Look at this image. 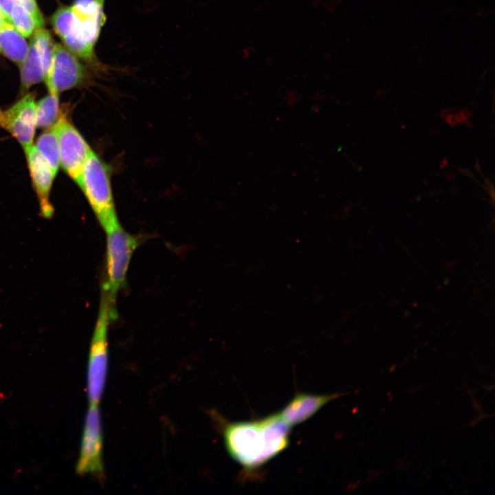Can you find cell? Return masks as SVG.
<instances>
[{
	"label": "cell",
	"instance_id": "6da1fadb",
	"mask_svg": "<svg viewBox=\"0 0 495 495\" xmlns=\"http://www.w3.org/2000/svg\"><path fill=\"white\" fill-rule=\"evenodd\" d=\"M291 428L278 413L256 420L226 422L224 445L243 470L253 472L287 448Z\"/></svg>",
	"mask_w": 495,
	"mask_h": 495
},
{
	"label": "cell",
	"instance_id": "7a4b0ae2",
	"mask_svg": "<svg viewBox=\"0 0 495 495\" xmlns=\"http://www.w3.org/2000/svg\"><path fill=\"white\" fill-rule=\"evenodd\" d=\"M106 0H76L52 16V25L64 45L98 72L105 69L98 60L95 47L105 25Z\"/></svg>",
	"mask_w": 495,
	"mask_h": 495
},
{
	"label": "cell",
	"instance_id": "3957f363",
	"mask_svg": "<svg viewBox=\"0 0 495 495\" xmlns=\"http://www.w3.org/2000/svg\"><path fill=\"white\" fill-rule=\"evenodd\" d=\"M111 166L92 151L78 186L85 195L104 232L120 224L111 188Z\"/></svg>",
	"mask_w": 495,
	"mask_h": 495
},
{
	"label": "cell",
	"instance_id": "277c9868",
	"mask_svg": "<svg viewBox=\"0 0 495 495\" xmlns=\"http://www.w3.org/2000/svg\"><path fill=\"white\" fill-rule=\"evenodd\" d=\"M116 309L101 293L98 318L91 340L87 370L89 404L98 405L104 391L108 368V329L116 318Z\"/></svg>",
	"mask_w": 495,
	"mask_h": 495
},
{
	"label": "cell",
	"instance_id": "5b68a950",
	"mask_svg": "<svg viewBox=\"0 0 495 495\" xmlns=\"http://www.w3.org/2000/svg\"><path fill=\"white\" fill-rule=\"evenodd\" d=\"M105 233L106 276L101 292L116 308L118 293L126 285L128 268L140 239L126 232L120 224Z\"/></svg>",
	"mask_w": 495,
	"mask_h": 495
},
{
	"label": "cell",
	"instance_id": "8992f818",
	"mask_svg": "<svg viewBox=\"0 0 495 495\" xmlns=\"http://www.w3.org/2000/svg\"><path fill=\"white\" fill-rule=\"evenodd\" d=\"M60 111L54 123L57 135L60 165L78 184L84 166L93 151L85 138L68 118L66 109Z\"/></svg>",
	"mask_w": 495,
	"mask_h": 495
},
{
	"label": "cell",
	"instance_id": "52a82bcc",
	"mask_svg": "<svg viewBox=\"0 0 495 495\" xmlns=\"http://www.w3.org/2000/svg\"><path fill=\"white\" fill-rule=\"evenodd\" d=\"M83 63L64 45L54 44L51 69L45 81L49 93L58 95L89 82L91 76Z\"/></svg>",
	"mask_w": 495,
	"mask_h": 495
},
{
	"label": "cell",
	"instance_id": "ba28073f",
	"mask_svg": "<svg viewBox=\"0 0 495 495\" xmlns=\"http://www.w3.org/2000/svg\"><path fill=\"white\" fill-rule=\"evenodd\" d=\"M103 436L98 405L89 404L86 415L76 471L78 474H103Z\"/></svg>",
	"mask_w": 495,
	"mask_h": 495
},
{
	"label": "cell",
	"instance_id": "9c48e42d",
	"mask_svg": "<svg viewBox=\"0 0 495 495\" xmlns=\"http://www.w3.org/2000/svg\"><path fill=\"white\" fill-rule=\"evenodd\" d=\"M34 96L28 94L7 109L0 108V127L10 133L23 149L32 145L36 122Z\"/></svg>",
	"mask_w": 495,
	"mask_h": 495
},
{
	"label": "cell",
	"instance_id": "30bf717a",
	"mask_svg": "<svg viewBox=\"0 0 495 495\" xmlns=\"http://www.w3.org/2000/svg\"><path fill=\"white\" fill-rule=\"evenodd\" d=\"M24 151L34 188L38 199L41 214L43 217L49 219L54 214V208L50 201V192L56 175L35 146L32 145L25 148Z\"/></svg>",
	"mask_w": 495,
	"mask_h": 495
},
{
	"label": "cell",
	"instance_id": "8fae6325",
	"mask_svg": "<svg viewBox=\"0 0 495 495\" xmlns=\"http://www.w3.org/2000/svg\"><path fill=\"white\" fill-rule=\"evenodd\" d=\"M343 395L340 393L328 395L298 393L278 414L286 424L292 427L305 421L327 403Z\"/></svg>",
	"mask_w": 495,
	"mask_h": 495
},
{
	"label": "cell",
	"instance_id": "7c38bea8",
	"mask_svg": "<svg viewBox=\"0 0 495 495\" xmlns=\"http://www.w3.org/2000/svg\"><path fill=\"white\" fill-rule=\"evenodd\" d=\"M28 48L25 38L10 21L4 19L0 28V54L19 66L25 60Z\"/></svg>",
	"mask_w": 495,
	"mask_h": 495
},
{
	"label": "cell",
	"instance_id": "4fadbf2b",
	"mask_svg": "<svg viewBox=\"0 0 495 495\" xmlns=\"http://www.w3.org/2000/svg\"><path fill=\"white\" fill-rule=\"evenodd\" d=\"M21 88L28 89L32 85L44 80L42 61L34 42L31 39L27 56L19 65Z\"/></svg>",
	"mask_w": 495,
	"mask_h": 495
},
{
	"label": "cell",
	"instance_id": "5bb4252c",
	"mask_svg": "<svg viewBox=\"0 0 495 495\" xmlns=\"http://www.w3.org/2000/svg\"><path fill=\"white\" fill-rule=\"evenodd\" d=\"M36 148L47 161L56 175L60 166L59 148L54 124L38 137Z\"/></svg>",
	"mask_w": 495,
	"mask_h": 495
},
{
	"label": "cell",
	"instance_id": "9a60e30c",
	"mask_svg": "<svg viewBox=\"0 0 495 495\" xmlns=\"http://www.w3.org/2000/svg\"><path fill=\"white\" fill-rule=\"evenodd\" d=\"M37 126L47 129L52 126L59 116L58 95L49 93L36 104Z\"/></svg>",
	"mask_w": 495,
	"mask_h": 495
},
{
	"label": "cell",
	"instance_id": "2e32d148",
	"mask_svg": "<svg viewBox=\"0 0 495 495\" xmlns=\"http://www.w3.org/2000/svg\"><path fill=\"white\" fill-rule=\"evenodd\" d=\"M32 39L36 46L42 61L44 71L43 81H45L52 66L54 44L50 33L43 28L36 30L33 34Z\"/></svg>",
	"mask_w": 495,
	"mask_h": 495
},
{
	"label": "cell",
	"instance_id": "e0dca14e",
	"mask_svg": "<svg viewBox=\"0 0 495 495\" xmlns=\"http://www.w3.org/2000/svg\"><path fill=\"white\" fill-rule=\"evenodd\" d=\"M8 21L25 38L31 36L37 30L32 16L19 3L12 8Z\"/></svg>",
	"mask_w": 495,
	"mask_h": 495
},
{
	"label": "cell",
	"instance_id": "ac0fdd59",
	"mask_svg": "<svg viewBox=\"0 0 495 495\" xmlns=\"http://www.w3.org/2000/svg\"><path fill=\"white\" fill-rule=\"evenodd\" d=\"M32 16L37 30L43 28L44 19L35 0H16Z\"/></svg>",
	"mask_w": 495,
	"mask_h": 495
},
{
	"label": "cell",
	"instance_id": "d6986e66",
	"mask_svg": "<svg viewBox=\"0 0 495 495\" xmlns=\"http://www.w3.org/2000/svg\"><path fill=\"white\" fill-rule=\"evenodd\" d=\"M16 3V0H0V8L6 19L8 20L10 10Z\"/></svg>",
	"mask_w": 495,
	"mask_h": 495
},
{
	"label": "cell",
	"instance_id": "ffe728a7",
	"mask_svg": "<svg viewBox=\"0 0 495 495\" xmlns=\"http://www.w3.org/2000/svg\"><path fill=\"white\" fill-rule=\"evenodd\" d=\"M5 19V18H4L3 14L2 12H1V8H0V28H1V25H2V23H3V19Z\"/></svg>",
	"mask_w": 495,
	"mask_h": 495
}]
</instances>
